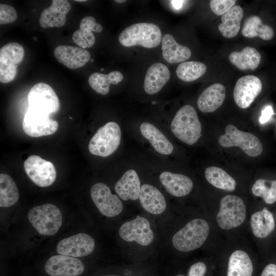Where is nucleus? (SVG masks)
Returning a JSON list of instances; mask_svg holds the SVG:
<instances>
[{
	"label": "nucleus",
	"mask_w": 276,
	"mask_h": 276,
	"mask_svg": "<svg viewBox=\"0 0 276 276\" xmlns=\"http://www.w3.org/2000/svg\"><path fill=\"white\" fill-rule=\"evenodd\" d=\"M173 134L189 145L196 143L201 135V125L197 112L190 105H185L177 111L170 125Z\"/></svg>",
	"instance_id": "obj_1"
},
{
	"label": "nucleus",
	"mask_w": 276,
	"mask_h": 276,
	"mask_svg": "<svg viewBox=\"0 0 276 276\" xmlns=\"http://www.w3.org/2000/svg\"><path fill=\"white\" fill-rule=\"evenodd\" d=\"M159 27L149 22L134 24L121 32L119 36L120 44L126 47L140 45L146 48L157 47L162 41Z\"/></svg>",
	"instance_id": "obj_2"
},
{
	"label": "nucleus",
	"mask_w": 276,
	"mask_h": 276,
	"mask_svg": "<svg viewBox=\"0 0 276 276\" xmlns=\"http://www.w3.org/2000/svg\"><path fill=\"white\" fill-rule=\"evenodd\" d=\"M209 231V225L205 220L199 218L193 219L173 235L172 245L182 252L196 249L205 242Z\"/></svg>",
	"instance_id": "obj_3"
},
{
	"label": "nucleus",
	"mask_w": 276,
	"mask_h": 276,
	"mask_svg": "<svg viewBox=\"0 0 276 276\" xmlns=\"http://www.w3.org/2000/svg\"><path fill=\"white\" fill-rule=\"evenodd\" d=\"M121 140V129L119 125L110 121L99 128L93 136L88 144V150L93 155L107 157L117 150Z\"/></svg>",
	"instance_id": "obj_4"
},
{
	"label": "nucleus",
	"mask_w": 276,
	"mask_h": 276,
	"mask_svg": "<svg viewBox=\"0 0 276 276\" xmlns=\"http://www.w3.org/2000/svg\"><path fill=\"white\" fill-rule=\"evenodd\" d=\"M28 218L37 232L43 236L55 235L62 223L61 212L51 203L32 208L28 212Z\"/></svg>",
	"instance_id": "obj_5"
},
{
	"label": "nucleus",
	"mask_w": 276,
	"mask_h": 276,
	"mask_svg": "<svg viewBox=\"0 0 276 276\" xmlns=\"http://www.w3.org/2000/svg\"><path fill=\"white\" fill-rule=\"evenodd\" d=\"M220 146L225 148L240 147L246 154L255 157L261 154L263 146L260 140L254 134L239 130L233 125H228L225 133L218 139Z\"/></svg>",
	"instance_id": "obj_6"
},
{
	"label": "nucleus",
	"mask_w": 276,
	"mask_h": 276,
	"mask_svg": "<svg viewBox=\"0 0 276 276\" xmlns=\"http://www.w3.org/2000/svg\"><path fill=\"white\" fill-rule=\"evenodd\" d=\"M246 206L240 197L228 195L220 200V209L216 216L218 225L223 229L240 226L245 220Z\"/></svg>",
	"instance_id": "obj_7"
},
{
	"label": "nucleus",
	"mask_w": 276,
	"mask_h": 276,
	"mask_svg": "<svg viewBox=\"0 0 276 276\" xmlns=\"http://www.w3.org/2000/svg\"><path fill=\"white\" fill-rule=\"evenodd\" d=\"M28 100L29 108L50 116L57 112L60 108L59 100L51 86L39 82L30 89Z\"/></svg>",
	"instance_id": "obj_8"
},
{
	"label": "nucleus",
	"mask_w": 276,
	"mask_h": 276,
	"mask_svg": "<svg viewBox=\"0 0 276 276\" xmlns=\"http://www.w3.org/2000/svg\"><path fill=\"white\" fill-rule=\"evenodd\" d=\"M24 168L32 181L40 187H49L56 180V171L53 164L38 155L29 156L24 162Z\"/></svg>",
	"instance_id": "obj_9"
},
{
	"label": "nucleus",
	"mask_w": 276,
	"mask_h": 276,
	"mask_svg": "<svg viewBox=\"0 0 276 276\" xmlns=\"http://www.w3.org/2000/svg\"><path fill=\"white\" fill-rule=\"evenodd\" d=\"M22 46L17 42H10L0 49V82L7 83L12 81L17 72V65L24 56Z\"/></svg>",
	"instance_id": "obj_10"
},
{
	"label": "nucleus",
	"mask_w": 276,
	"mask_h": 276,
	"mask_svg": "<svg viewBox=\"0 0 276 276\" xmlns=\"http://www.w3.org/2000/svg\"><path fill=\"white\" fill-rule=\"evenodd\" d=\"M90 196L99 212L105 216L113 217L123 211V205L119 196L112 194L104 183L94 185L90 189Z\"/></svg>",
	"instance_id": "obj_11"
},
{
	"label": "nucleus",
	"mask_w": 276,
	"mask_h": 276,
	"mask_svg": "<svg viewBox=\"0 0 276 276\" xmlns=\"http://www.w3.org/2000/svg\"><path fill=\"white\" fill-rule=\"evenodd\" d=\"M58 128V122L51 119L50 116L29 108L22 121L24 131L33 137L53 134Z\"/></svg>",
	"instance_id": "obj_12"
},
{
	"label": "nucleus",
	"mask_w": 276,
	"mask_h": 276,
	"mask_svg": "<svg viewBox=\"0 0 276 276\" xmlns=\"http://www.w3.org/2000/svg\"><path fill=\"white\" fill-rule=\"evenodd\" d=\"M119 235L126 241H135L143 246L150 245L154 239L149 221L140 216L122 224L119 229Z\"/></svg>",
	"instance_id": "obj_13"
},
{
	"label": "nucleus",
	"mask_w": 276,
	"mask_h": 276,
	"mask_svg": "<svg viewBox=\"0 0 276 276\" xmlns=\"http://www.w3.org/2000/svg\"><path fill=\"white\" fill-rule=\"evenodd\" d=\"M95 246V242L93 237L81 233L60 241L56 246V251L59 255L82 257L91 254Z\"/></svg>",
	"instance_id": "obj_14"
},
{
	"label": "nucleus",
	"mask_w": 276,
	"mask_h": 276,
	"mask_svg": "<svg viewBox=\"0 0 276 276\" xmlns=\"http://www.w3.org/2000/svg\"><path fill=\"white\" fill-rule=\"evenodd\" d=\"M262 89L260 79L254 75L241 77L237 81L233 91L236 104L241 108L248 107Z\"/></svg>",
	"instance_id": "obj_15"
},
{
	"label": "nucleus",
	"mask_w": 276,
	"mask_h": 276,
	"mask_svg": "<svg viewBox=\"0 0 276 276\" xmlns=\"http://www.w3.org/2000/svg\"><path fill=\"white\" fill-rule=\"evenodd\" d=\"M44 269L50 276H78L84 271V266L75 257L59 255L47 260Z\"/></svg>",
	"instance_id": "obj_16"
},
{
	"label": "nucleus",
	"mask_w": 276,
	"mask_h": 276,
	"mask_svg": "<svg viewBox=\"0 0 276 276\" xmlns=\"http://www.w3.org/2000/svg\"><path fill=\"white\" fill-rule=\"evenodd\" d=\"M71 7L68 1L53 0L50 6L43 9L40 14V26L43 29L63 26L66 22V15Z\"/></svg>",
	"instance_id": "obj_17"
},
{
	"label": "nucleus",
	"mask_w": 276,
	"mask_h": 276,
	"mask_svg": "<svg viewBox=\"0 0 276 276\" xmlns=\"http://www.w3.org/2000/svg\"><path fill=\"white\" fill-rule=\"evenodd\" d=\"M58 61L70 69H77L85 65L90 59L88 51L80 47L59 45L54 50Z\"/></svg>",
	"instance_id": "obj_18"
},
{
	"label": "nucleus",
	"mask_w": 276,
	"mask_h": 276,
	"mask_svg": "<svg viewBox=\"0 0 276 276\" xmlns=\"http://www.w3.org/2000/svg\"><path fill=\"white\" fill-rule=\"evenodd\" d=\"M159 179L165 190L175 197L187 195L193 187L192 180L181 174L163 171L160 174Z\"/></svg>",
	"instance_id": "obj_19"
},
{
	"label": "nucleus",
	"mask_w": 276,
	"mask_h": 276,
	"mask_svg": "<svg viewBox=\"0 0 276 276\" xmlns=\"http://www.w3.org/2000/svg\"><path fill=\"white\" fill-rule=\"evenodd\" d=\"M139 200L142 208L147 212L159 215L166 210L167 202L162 192L150 184L141 186Z\"/></svg>",
	"instance_id": "obj_20"
},
{
	"label": "nucleus",
	"mask_w": 276,
	"mask_h": 276,
	"mask_svg": "<svg viewBox=\"0 0 276 276\" xmlns=\"http://www.w3.org/2000/svg\"><path fill=\"white\" fill-rule=\"evenodd\" d=\"M170 78L166 65L162 63L152 64L147 70L144 82V89L148 95L159 92Z\"/></svg>",
	"instance_id": "obj_21"
},
{
	"label": "nucleus",
	"mask_w": 276,
	"mask_h": 276,
	"mask_svg": "<svg viewBox=\"0 0 276 276\" xmlns=\"http://www.w3.org/2000/svg\"><path fill=\"white\" fill-rule=\"evenodd\" d=\"M225 98L224 86L220 83H214L205 88L199 96L197 104L203 112H212L223 104Z\"/></svg>",
	"instance_id": "obj_22"
},
{
	"label": "nucleus",
	"mask_w": 276,
	"mask_h": 276,
	"mask_svg": "<svg viewBox=\"0 0 276 276\" xmlns=\"http://www.w3.org/2000/svg\"><path fill=\"white\" fill-rule=\"evenodd\" d=\"M141 188L138 174L133 169L126 171L114 186L116 192L124 200H135L139 199Z\"/></svg>",
	"instance_id": "obj_23"
},
{
	"label": "nucleus",
	"mask_w": 276,
	"mask_h": 276,
	"mask_svg": "<svg viewBox=\"0 0 276 276\" xmlns=\"http://www.w3.org/2000/svg\"><path fill=\"white\" fill-rule=\"evenodd\" d=\"M142 135L147 140L158 153L169 155L174 150L173 145L161 131L154 125L147 122L140 125Z\"/></svg>",
	"instance_id": "obj_24"
},
{
	"label": "nucleus",
	"mask_w": 276,
	"mask_h": 276,
	"mask_svg": "<svg viewBox=\"0 0 276 276\" xmlns=\"http://www.w3.org/2000/svg\"><path fill=\"white\" fill-rule=\"evenodd\" d=\"M161 42L163 57L168 62L179 63L191 57L190 49L178 43L172 35L165 34L163 36Z\"/></svg>",
	"instance_id": "obj_25"
},
{
	"label": "nucleus",
	"mask_w": 276,
	"mask_h": 276,
	"mask_svg": "<svg viewBox=\"0 0 276 276\" xmlns=\"http://www.w3.org/2000/svg\"><path fill=\"white\" fill-rule=\"evenodd\" d=\"M243 11L239 5H235L221 16L222 23L218 26L219 32L225 38L235 37L240 29Z\"/></svg>",
	"instance_id": "obj_26"
},
{
	"label": "nucleus",
	"mask_w": 276,
	"mask_h": 276,
	"mask_svg": "<svg viewBox=\"0 0 276 276\" xmlns=\"http://www.w3.org/2000/svg\"><path fill=\"white\" fill-rule=\"evenodd\" d=\"M250 226L254 236L258 238H265L274 230L275 222L272 214L267 208L254 213L250 218Z\"/></svg>",
	"instance_id": "obj_27"
},
{
	"label": "nucleus",
	"mask_w": 276,
	"mask_h": 276,
	"mask_svg": "<svg viewBox=\"0 0 276 276\" xmlns=\"http://www.w3.org/2000/svg\"><path fill=\"white\" fill-rule=\"evenodd\" d=\"M228 59L232 64L241 71L254 70L260 63L261 56L254 48L246 47L240 52H233Z\"/></svg>",
	"instance_id": "obj_28"
},
{
	"label": "nucleus",
	"mask_w": 276,
	"mask_h": 276,
	"mask_svg": "<svg viewBox=\"0 0 276 276\" xmlns=\"http://www.w3.org/2000/svg\"><path fill=\"white\" fill-rule=\"evenodd\" d=\"M253 265L246 252L237 250L231 255L228 263L227 276H252Z\"/></svg>",
	"instance_id": "obj_29"
},
{
	"label": "nucleus",
	"mask_w": 276,
	"mask_h": 276,
	"mask_svg": "<svg viewBox=\"0 0 276 276\" xmlns=\"http://www.w3.org/2000/svg\"><path fill=\"white\" fill-rule=\"evenodd\" d=\"M242 35L248 38L259 37L264 40L271 39L274 35L273 29L269 25L263 23L257 15L248 17L242 29Z\"/></svg>",
	"instance_id": "obj_30"
},
{
	"label": "nucleus",
	"mask_w": 276,
	"mask_h": 276,
	"mask_svg": "<svg viewBox=\"0 0 276 276\" xmlns=\"http://www.w3.org/2000/svg\"><path fill=\"white\" fill-rule=\"evenodd\" d=\"M123 79V74L119 71H112L108 74L98 72L92 74L88 78L90 87L97 93L105 95L109 91L110 84H117Z\"/></svg>",
	"instance_id": "obj_31"
},
{
	"label": "nucleus",
	"mask_w": 276,
	"mask_h": 276,
	"mask_svg": "<svg viewBox=\"0 0 276 276\" xmlns=\"http://www.w3.org/2000/svg\"><path fill=\"white\" fill-rule=\"evenodd\" d=\"M207 181L215 187L226 191H234L236 187L234 178L222 169L212 166L207 168L204 172Z\"/></svg>",
	"instance_id": "obj_32"
},
{
	"label": "nucleus",
	"mask_w": 276,
	"mask_h": 276,
	"mask_svg": "<svg viewBox=\"0 0 276 276\" xmlns=\"http://www.w3.org/2000/svg\"><path fill=\"white\" fill-rule=\"evenodd\" d=\"M19 199L17 187L8 174H0V206L8 208L15 204Z\"/></svg>",
	"instance_id": "obj_33"
},
{
	"label": "nucleus",
	"mask_w": 276,
	"mask_h": 276,
	"mask_svg": "<svg viewBox=\"0 0 276 276\" xmlns=\"http://www.w3.org/2000/svg\"><path fill=\"white\" fill-rule=\"evenodd\" d=\"M206 71V65L198 61H186L180 63L176 68L178 78L185 82H192L203 76Z\"/></svg>",
	"instance_id": "obj_34"
},
{
	"label": "nucleus",
	"mask_w": 276,
	"mask_h": 276,
	"mask_svg": "<svg viewBox=\"0 0 276 276\" xmlns=\"http://www.w3.org/2000/svg\"><path fill=\"white\" fill-rule=\"evenodd\" d=\"M251 192L265 203L272 204L276 201V180L258 179L252 186Z\"/></svg>",
	"instance_id": "obj_35"
},
{
	"label": "nucleus",
	"mask_w": 276,
	"mask_h": 276,
	"mask_svg": "<svg viewBox=\"0 0 276 276\" xmlns=\"http://www.w3.org/2000/svg\"><path fill=\"white\" fill-rule=\"evenodd\" d=\"M72 40L79 47L83 49L92 47L96 41L95 36L91 31L81 29L74 32Z\"/></svg>",
	"instance_id": "obj_36"
},
{
	"label": "nucleus",
	"mask_w": 276,
	"mask_h": 276,
	"mask_svg": "<svg viewBox=\"0 0 276 276\" xmlns=\"http://www.w3.org/2000/svg\"><path fill=\"white\" fill-rule=\"evenodd\" d=\"M235 0H211L210 6L211 10L217 15H222L236 4Z\"/></svg>",
	"instance_id": "obj_37"
},
{
	"label": "nucleus",
	"mask_w": 276,
	"mask_h": 276,
	"mask_svg": "<svg viewBox=\"0 0 276 276\" xmlns=\"http://www.w3.org/2000/svg\"><path fill=\"white\" fill-rule=\"evenodd\" d=\"M17 13L16 10L9 5L0 4V24H7L16 20Z\"/></svg>",
	"instance_id": "obj_38"
},
{
	"label": "nucleus",
	"mask_w": 276,
	"mask_h": 276,
	"mask_svg": "<svg viewBox=\"0 0 276 276\" xmlns=\"http://www.w3.org/2000/svg\"><path fill=\"white\" fill-rule=\"evenodd\" d=\"M80 29L87 30L92 32L100 33L102 31L103 27L97 22L93 16H86L80 21Z\"/></svg>",
	"instance_id": "obj_39"
},
{
	"label": "nucleus",
	"mask_w": 276,
	"mask_h": 276,
	"mask_svg": "<svg viewBox=\"0 0 276 276\" xmlns=\"http://www.w3.org/2000/svg\"><path fill=\"white\" fill-rule=\"evenodd\" d=\"M206 270V267L205 264L198 262L190 266L188 276H204Z\"/></svg>",
	"instance_id": "obj_40"
},
{
	"label": "nucleus",
	"mask_w": 276,
	"mask_h": 276,
	"mask_svg": "<svg viewBox=\"0 0 276 276\" xmlns=\"http://www.w3.org/2000/svg\"><path fill=\"white\" fill-rule=\"evenodd\" d=\"M274 114L272 107L270 105H268L265 107L261 112V115L259 118V122L261 124H265L268 122L271 116Z\"/></svg>",
	"instance_id": "obj_41"
},
{
	"label": "nucleus",
	"mask_w": 276,
	"mask_h": 276,
	"mask_svg": "<svg viewBox=\"0 0 276 276\" xmlns=\"http://www.w3.org/2000/svg\"><path fill=\"white\" fill-rule=\"evenodd\" d=\"M261 276H276V264L270 263L263 269Z\"/></svg>",
	"instance_id": "obj_42"
},
{
	"label": "nucleus",
	"mask_w": 276,
	"mask_h": 276,
	"mask_svg": "<svg viewBox=\"0 0 276 276\" xmlns=\"http://www.w3.org/2000/svg\"><path fill=\"white\" fill-rule=\"evenodd\" d=\"M184 2L183 1H172L171 3L174 8L179 9L182 7Z\"/></svg>",
	"instance_id": "obj_43"
},
{
	"label": "nucleus",
	"mask_w": 276,
	"mask_h": 276,
	"mask_svg": "<svg viewBox=\"0 0 276 276\" xmlns=\"http://www.w3.org/2000/svg\"><path fill=\"white\" fill-rule=\"evenodd\" d=\"M115 2H116L117 3H124L126 2L125 0H116L115 1Z\"/></svg>",
	"instance_id": "obj_44"
},
{
	"label": "nucleus",
	"mask_w": 276,
	"mask_h": 276,
	"mask_svg": "<svg viewBox=\"0 0 276 276\" xmlns=\"http://www.w3.org/2000/svg\"><path fill=\"white\" fill-rule=\"evenodd\" d=\"M76 2H85V1H85V0H76Z\"/></svg>",
	"instance_id": "obj_45"
},
{
	"label": "nucleus",
	"mask_w": 276,
	"mask_h": 276,
	"mask_svg": "<svg viewBox=\"0 0 276 276\" xmlns=\"http://www.w3.org/2000/svg\"><path fill=\"white\" fill-rule=\"evenodd\" d=\"M102 276H117L114 275H102Z\"/></svg>",
	"instance_id": "obj_46"
},
{
	"label": "nucleus",
	"mask_w": 276,
	"mask_h": 276,
	"mask_svg": "<svg viewBox=\"0 0 276 276\" xmlns=\"http://www.w3.org/2000/svg\"><path fill=\"white\" fill-rule=\"evenodd\" d=\"M176 276H185V275H183L182 274H178V275H177Z\"/></svg>",
	"instance_id": "obj_47"
},
{
	"label": "nucleus",
	"mask_w": 276,
	"mask_h": 276,
	"mask_svg": "<svg viewBox=\"0 0 276 276\" xmlns=\"http://www.w3.org/2000/svg\"><path fill=\"white\" fill-rule=\"evenodd\" d=\"M90 61H91V62H93V61H94V60L92 59H91Z\"/></svg>",
	"instance_id": "obj_48"
},
{
	"label": "nucleus",
	"mask_w": 276,
	"mask_h": 276,
	"mask_svg": "<svg viewBox=\"0 0 276 276\" xmlns=\"http://www.w3.org/2000/svg\"><path fill=\"white\" fill-rule=\"evenodd\" d=\"M103 70H104V69H103V68H102V69L101 70V71H103Z\"/></svg>",
	"instance_id": "obj_49"
}]
</instances>
